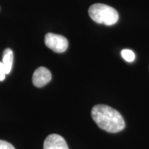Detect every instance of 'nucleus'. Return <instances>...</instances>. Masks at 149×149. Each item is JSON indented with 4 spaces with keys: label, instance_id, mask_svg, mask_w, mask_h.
Returning a JSON list of instances; mask_svg holds the SVG:
<instances>
[{
    "label": "nucleus",
    "instance_id": "3",
    "mask_svg": "<svg viewBox=\"0 0 149 149\" xmlns=\"http://www.w3.org/2000/svg\"><path fill=\"white\" fill-rule=\"evenodd\" d=\"M44 42L48 48L57 53H64L66 51L68 46V40L66 37L51 33L46 35Z\"/></svg>",
    "mask_w": 149,
    "mask_h": 149
},
{
    "label": "nucleus",
    "instance_id": "9",
    "mask_svg": "<svg viewBox=\"0 0 149 149\" xmlns=\"http://www.w3.org/2000/svg\"><path fill=\"white\" fill-rule=\"evenodd\" d=\"M6 75V72L5 68L2 62L0 61V81H2L5 79Z\"/></svg>",
    "mask_w": 149,
    "mask_h": 149
},
{
    "label": "nucleus",
    "instance_id": "8",
    "mask_svg": "<svg viewBox=\"0 0 149 149\" xmlns=\"http://www.w3.org/2000/svg\"><path fill=\"white\" fill-rule=\"evenodd\" d=\"M0 149H15V148L10 143L3 140H0Z\"/></svg>",
    "mask_w": 149,
    "mask_h": 149
},
{
    "label": "nucleus",
    "instance_id": "6",
    "mask_svg": "<svg viewBox=\"0 0 149 149\" xmlns=\"http://www.w3.org/2000/svg\"><path fill=\"white\" fill-rule=\"evenodd\" d=\"M13 52L10 48H6L3 53L2 64L4 66L6 74H9L12 70L13 64Z\"/></svg>",
    "mask_w": 149,
    "mask_h": 149
},
{
    "label": "nucleus",
    "instance_id": "1",
    "mask_svg": "<svg viewBox=\"0 0 149 149\" xmlns=\"http://www.w3.org/2000/svg\"><path fill=\"white\" fill-rule=\"evenodd\" d=\"M91 116L99 127L109 133H118L125 128V122L122 115L107 105L95 106L91 111Z\"/></svg>",
    "mask_w": 149,
    "mask_h": 149
},
{
    "label": "nucleus",
    "instance_id": "7",
    "mask_svg": "<svg viewBox=\"0 0 149 149\" xmlns=\"http://www.w3.org/2000/svg\"><path fill=\"white\" fill-rule=\"evenodd\" d=\"M121 55L124 60L128 62H132L135 60V55L133 51L130 49H124L121 52Z\"/></svg>",
    "mask_w": 149,
    "mask_h": 149
},
{
    "label": "nucleus",
    "instance_id": "2",
    "mask_svg": "<svg viewBox=\"0 0 149 149\" xmlns=\"http://www.w3.org/2000/svg\"><path fill=\"white\" fill-rule=\"evenodd\" d=\"M91 18L96 23L107 26L114 25L119 19V14L113 7L103 3H95L88 9Z\"/></svg>",
    "mask_w": 149,
    "mask_h": 149
},
{
    "label": "nucleus",
    "instance_id": "5",
    "mask_svg": "<svg viewBox=\"0 0 149 149\" xmlns=\"http://www.w3.org/2000/svg\"><path fill=\"white\" fill-rule=\"evenodd\" d=\"M44 149H69L65 139L57 134H51L46 137Z\"/></svg>",
    "mask_w": 149,
    "mask_h": 149
},
{
    "label": "nucleus",
    "instance_id": "4",
    "mask_svg": "<svg viewBox=\"0 0 149 149\" xmlns=\"http://www.w3.org/2000/svg\"><path fill=\"white\" fill-rule=\"evenodd\" d=\"M51 71L44 66L39 67L35 70L33 75V83L37 88L44 86L51 80Z\"/></svg>",
    "mask_w": 149,
    "mask_h": 149
}]
</instances>
